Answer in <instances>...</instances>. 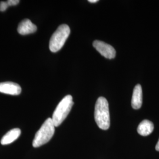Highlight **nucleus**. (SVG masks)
Here are the masks:
<instances>
[{
    "label": "nucleus",
    "mask_w": 159,
    "mask_h": 159,
    "mask_svg": "<svg viewBox=\"0 0 159 159\" xmlns=\"http://www.w3.org/2000/svg\"><path fill=\"white\" fill-rule=\"evenodd\" d=\"M94 119L98 127L106 130L110 125L108 103L106 98L100 97L97 100L94 110Z\"/></svg>",
    "instance_id": "1"
},
{
    "label": "nucleus",
    "mask_w": 159,
    "mask_h": 159,
    "mask_svg": "<svg viewBox=\"0 0 159 159\" xmlns=\"http://www.w3.org/2000/svg\"><path fill=\"white\" fill-rule=\"evenodd\" d=\"M55 132V125L51 118L46 120L34 137L33 142L34 148H39L48 142Z\"/></svg>",
    "instance_id": "2"
},
{
    "label": "nucleus",
    "mask_w": 159,
    "mask_h": 159,
    "mask_svg": "<svg viewBox=\"0 0 159 159\" xmlns=\"http://www.w3.org/2000/svg\"><path fill=\"white\" fill-rule=\"evenodd\" d=\"M73 104V97L71 95L64 97L59 102L51 118L55 127L59 126L66 119Z\"/></svg>",
    "instance_id": "3"
},
{
    "label": "nucleus",
    "mask_w": 159,
    "mask_h": 159,
    "mask_svg": "<svg viewBox=\"0 0 159 159\" xmlns=\"http://www.w3.org/2000/svg\"><path fill=\"white\" fill-rule=\"evenodd\" d=\"M70 34V29L66 24L60 25L52 35L49 43L51 52H56L61 49Z\"/></svg>",
    "instance_id": "4"
},
{
    "label": "nucleus",
    "mask_w": 159,
    "mask_h": 159,
    "mask_svg": "<svg viewBox=\"0 0 159 159\" xmlns=\"http://www.w3.org/2000/svg\"><path fill=\"white\" fill-rule=\"evenodd\" d=\"M93 47L103 57L112 59L116 57V52L113 47L108 44L99 40H95L93 43Z\"/></svg>",
    "instance_id": "5"
},
{
    "label": "nucleus",
    "mask_w": 159,
    "mask_h": 159,
    "mask_svg": "<svg viewBox=\"0 0 159 159\" xmlns=\"http://www.w3.org/2000/svg\"><path fill=\"white\" fill-rule=\"evenodd\" d=\"M21 92L20 85L13 82H3L0 83V93L12 96L19 95Z\"/></svg>",
    "instance_id": "6"
},
{
    "label": "nucleus",
    "mask_w": 159,
    "mask_h": 159,
    "mask_svg": "<svg viewBox=\"0 0 159 159\" xmlns=\"http://www.w3.org/2000/svg\"><path fill=\"white\" fill-rule=\"evenodd\" d=\"M37 30V26L29 19L23 20L18 26V33L21 35H27L35 33Z\"/></svg>",
    "instance_id": "7"
},
{
    "label": "nucleus",
    "mask_w": 159,
    "mask_h": 159,
    "mask_svg": "<svg viewBox=\"0 0 159 159\" xmlns=\"http://www.w3.org/2000/svg\"><path fill=\"white\" fill-rule=\"evenodd\" d=\"M142 88L140 84L135 86L131 99V106L134 109H139L142 107L143 101Z\"/></svg>",
    "instance_id": "8"
},
{
    "label": "nucleus",
    "mask_w": 159,
    "mask_h": 159,
    "mask_svg": "<svg viewBox=\"0 0 159 159\" xmlns=\"http://www.w3.org/2000/svg\"><path fill=\"white\" fill-rule=\"evenodd\" d=\"M153 130V123L148 120H143L137 127L138 133L143 136L150 135Z\"/></svg>",
    "instance_id": "9"
},
{
    "label": "nucleus",
    "mask_w": 159,
    "mask_h": 159,
    "mask_svg": "<svg viewBox=\"0 0 159 159\" xmlns=\"http://www.w3.org/2000/svg\"><path fill=\"white\" fill-rule=\"evenodd\" d=\"M21 134V130L20 129H13L2 137L1 143L2 145H7L11 144L14 141H16L17 139L20 137Z\"/></svg>",
    "instance_id": "10"
},
{
    "label": "nucleus",
    "mask_w": 159,
    "mask_h": 159,
    "mask_svg": "<svg viewBox=\"0 0 159 159\" xmlns=\"http://www.w3.org/2000/svg\"><path fill=\"white\" fill-rule=\"evenodd\" d=\"M9 7L7 2L5 1H1L0 2V11H5Z\"/></svg>",
    "instance_id": "11"
},
{
    "label": "nucleus",
    "mask_w": 159,
    "mask_h": 159,
    "mask_svg": "<svg viewBox=\"0 0 159 159\" xmlns=\"http://www.w3.org/2000/svg\"><path fill=\"white\" fill-rule=\"evenodd\" d=\"M7 2L8 3V6H14L17 5L20 2V1L19 0H8Z\"/></svg>",
    "instance_id": "12"
},
{
    "label": "nucleus",
    "mask_w": 159,
    "mask_h": 159,
    "mask_svg": "<svg viewBox=\"0 0 159 159\" xmlns=\"http://www.w3.org/2000/svg\"><path fill=\"white\" fill-rule=\"evenodd\" d=\"M156 150L157 151H159V140H158V142L157 143L156 146Z\"/></svg>",
    "instance_id": "13"
},
{
    "label": "nucleus",
    "mask_w": 159,
    "mask_h": 159,
    "mask_svg": "<svg viewBox=\"0 0 159 159\" xmlns=\"http://www.w3.org/2000/svg\"><path fill=\"white\" fill-rule=\"evenodd\" d=\"M89 2H91V3H96L97 2H98L97 0H89Z\"/></svg>",
    "instance_id": "14"
}]
</instances>
